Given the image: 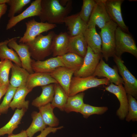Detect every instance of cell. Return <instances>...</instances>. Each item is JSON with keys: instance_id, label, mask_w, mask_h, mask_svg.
<instances>
[{"instance_id": "6da1fadb", "label": "cell", "mask_w": 137, "mask_h": 137, "mask_svg": "<svg viewBox=\"0 0 137 137\" xmlns=\"http://www.w3.org/2000/svg\"><path fill=\"white\" fill-rule=\"evenodd\" d=\"M72 0H69L64 7L58 0H41V12L38 16L41 22L63 24L64 19L72 10Z\"/></svg>"}, {"instance_id": "7a4b0ae2", "label": "cell", "mask_w": 137, "mask_h": 137, "mask_svg": "<svg viewBox=\"0 0 137 137\" xmlns=\"http://www.w3.org/2000/svg\"><path fill=\"white\" fill-rule=\"evenodd\" d=\"M56 34L53 31L46 35L40 34L25 43L28 46L31 56L36 61L43 60L52 54L53 38Z\"/></svg>"}, {"instance_id": "3957f363", "label": "cell", "mask_w": 137, "mask_h": 137, "mask_svg": "<svg viewBox=\"0 0 137 137\" xmlns=\"http://www.w3.org/2000/svg\"><path fill=\"white\" fill-rule=\"evenodd\" d=\"M118 26L111 20L101 29L99 35L101 41V54L106 61L115 55V32Z\"/></svg>"}, {"instance_id": "277c9868", "label": "cell", "mask_w": 137, "mask_h": 137, "mask_svg": "<svg viewBox=\"0 0 137 137\" xmlns=\"http://www.w3.org/2000/svg\"><path fill=\"white\" fill-rule=\"evenodd\" d=\"M110 83L107 78H98L92 76L86 77H73L68 96H73L89 89L101 85H108Z\"/></svg>"}, {"instance_id": "5b68a950", "label": "cell", "mask_w": 137, "mask_h": 137, "mask_svg": "<svg viewBox=\"0 0 137 137\" xmlns=\"http://www.w3.org/2000/svg\"><path fill=\"white\" fill-rule=\"evenodd\" d=\"M125 52L137 57V47L133 37L118 26L115 32V55L121 57Z\"/></svg>"}, {"instance_id": "8992f818", "label": "cell", "mask_w": 137, "mask_h": 137, "mask_svg": "<svg viewBox=\"0 0 137 137\" xmlns=\"http://www.w3.org/2000/svg\"><path fill=\"white\" fill-rule=\"evenodd\" d=\"M113 60L117 67L118 72L123 80L124 88L127 93L135 98L137 97V80L130 73L121 57L115 55Z\"/></svg>"}, {"instance_id": "52a82bcc", "label": "cell", "mask_w": 137, "mask_h": 137, "mask_svg": "<svg viewBox=\"0 0 137 137\" xmlns=\"http://www.w3.org/2000/svg\"><path fill=\"white\" fill-rule=\"evenodd\" d=\"M26 30L23 36L19 41V43H26L33 40L42 33L47 32L56 27L55 24L47 22H38L34 19L28 21L25 23Z\"/></svg>"}, {"instance_id": "ba28073f", "label": "cell", "mask_w": 137, "mask_h": 137, "mask_svg": "<svg viewBox=\"0 0 137 137\" xmlns=\"http://www.w3.org/2000/svg\"><path fill=\"white\" fill-rule=\"evenodd\" d=\"M102 57L101 54L95 53L88 46L83 64L79 69L74 73V76L86 77L92 76Z\"/></svg>"}, {"instance_id": "9c48e42d", "label": "cell", "mask_w": 137, "mask_h": 137, "mask_svg": "<svg viewBox=\"0 0 137 137\" xmlns=\"http://www.w3.org/2000/svg\"><path fill=\"white\" fill-rule=\"evenodd\" d=\"M106 10L111 19L124 31L130 33L128 27L123 20L121 6L123 0H103Z\"/></svg>"}, {"instance_id": "30bf717a", "label": "cell", "mask_w": 137, "mask_h": 137, "mask_svg": "<svg viewBox=\"0 0 137 137\" xmlns=\"http://www.w3.org/2000/svg\"><path fill=\"white\" fill-rule=\"evenodd\" d=\"M20 38L18 37L12 38L7 45L10 48L14 50L18 55L21 62L22 67L30 74H33L34 72L31 66L32 59L28 46L25 43L18 44L17 43V40Z\"/></svg>"}, {"instance_id": "8fae6325", "label": "cell", "mask_w": 137, "mask_h": 137, "mask_svg": "<svg viewBox=\"0 0 137 137\" xmlns=\"http://www.w3.org/2000/svg\"><path fill=\"white\" fill-rule=\"evenodd\" d=\"M92 76L105 77L109 80L110 82L113 83L115 85L124 84L122 77L119 75L117 67H110L103 60L102 57L100 59Z\"/></svg>"}, {"instance_id": "7c38bea8", "label": "cell", "mask_w": 137, "mask_h": 137, "mask_svg": "<svg viewBox=\"0 0 137 137\" xmlns=\"http://www.w3.org/2000/svg\"><path fill=\"white\" fill-rule=\"evenodd\" d=\"M96 4L87 24V27L97 25L101 29L111 20L106 10L103 0H96Z\"/></svg>"}, {"instance_id": "4fadbf2b", "label": "cell", "mask_w": 137, "mask_h": 137, "mask_svg": "<svg viewBox=\"0 0 137 137\" xmlns=\"http://www.w3.org/2000/svg\"><path fill=\"white\" fill-rule=\"evenodd\" d=\"M105 89L115 95L118 98L120 104L117 114L120 119H124L128 113V103L127 93L123 84L116 85L111 83Z\"/></svg>"}, {"instance_id": "5bb4252c", "label": "cell", "mask_w": 137, "mask_h": 137, "mask_svg": "<svg viewBox=\"0 0 137 137\" xmlns=\"http://www.w3.org/2000/svg\"><path fill=\"white\" fill-rule=\"evenodd\" d=\"M41 1L35 0L32 1L30 5L21 13L9 19L6 25V30L10 29L26 18L35 16H39L41 11Z\"/></svg>"}, {"instance_id": "9a60e30c", "label": "cell", "mask_w": 137, "mask_h": 137, "mask_svg": "<svg viewBox=\"0 0 137 137\" xmlns=\"http://www.w3.org/2000/svg\"><path fill=\"white\" fill-rule=\"evenodd\" d=\"M31 66L34 73L49 74L57 67L64 66L60 56H59L45 60L36 61L32 59Z\"/></svg>"}, {"instance_id": "2e32d148", "label": "cell", "mask_w": 137, "mask_h": 137, "mask_svg": "<svg viewBox=\"0 0 137 137\" xmlns=\"http://www.w3.org/2000/svg\"><path fill=\"white\" fill-rule=\"evenodd\" d=\"M75 72L74 70L61 66L49 74L57 81L68 96L71 80Z\"/></svg>"}, {"instance_id": "e0dca14e", "label": "cell", "mask_w": 137, "mask_h": 137, "mask_svg": "<svg viewBox=\"0 0 137 137\" xmlns=\"http://www.w3.org/2000/svg\"><path fill=\"white\" fill-rule=\"evenodd\" d=\"M63 22L67 27L70 37L83 33L87 28V25L81 19L78 13L66 16Z\"/></svg>"}, {"instance_id": "ac0fdd59", "label": "cell", "mask_w": 137, "mask_h": 137, "mask_svg": "<svg viewBox=\"0 0 137 137\" xmlns=\"http://www.w3.org/2000/svg\"><path fill=\"white\" fill-rule=\"evenodd\" d=\"M70 36L66 32L56 34L52 41V49L54 57L61 56L68 53Z\"/></svg>"}, {"instance_id": "d6986e66", "label": "cell", "mask_w": 137, "mask_h": 137, "mask_svg": "<svg viewBox=\"0 0 137 137\" xmlns=\"http://www.w3.org/2000/svg\"><path fill=\"white\" fill-rule=\"evenodd\" d=\"M57 83H58L57 81L48 74L34 73L30 74L26 87L32 90L33 88L37 87Z\"/></svg>"}, {"instance_id": "ffe728a7", "label": "cell", "mask_w": 137, "mask_h": 137, "mask_svg": "<svg viewBox=\"0 0 137 137\" xmlns=\"http://www.w3.org/2000/svg\"><path fill=\"white\" fill-rule=\"evenodd\" d=\"M95 26L87 27L83 34L88 46L95 53L101 54L102 41Z\"/></svg>"}, {"instance_id": "44dd1931", "label": "cell", "mask_w": 137, "mask_h": 137, "mask_svg": "<svg viewBox=\"0 0 137 137\" xmlns=\"http://www.w3.org/2000/svg\"><path fill=\"white\" fill-rule=\"evenodd\" d=\"M88 47L83 33L73 37H70L68 53L76 54L84 58L87 53Z\"/></svg>"}, {"instance_id": "7402d4cb", "label": "cell", "mask_w": 137, "mask_h": 137, "mask_svg": "<svg viewBox=\"0 0 137 137\" xmlns=\"http://www.w3.org/2000/svg\"><path fill=\"white\" fill-rule=\"evenodd\" d=\"M11 69L10 84L16 88L26 86L30 74L26 70L15 64H13Z\"/></svg>"}, {"instance_id": "603a6c76", "label": "cell", "mask_w": 137, "mask_h": 137, "mask_svg": "<svg viewBox=\"0 0 137 137\" xmlns=\"http://www.w3.org/2000/svg\"><path fill=\"white\" fill-rule=\"evenodd\" d=\"M32 90L27 88L26 86L19 87L16 90L10 105V107L13 110L15 109H25L27 110L28 108L29 101L25 100L27 94Z\"/></svg>"}, {"instance_id": "cb8c5ba5", "label": "cell", "mask_w": 137, "mask_h": 137, "mask_svg": "<svg viewBox=\"0 0 137 137\" xmlns=\"http://www.w3.org/2000/svg\"><path fill=\"white\" fill-rule=\"evenodd\" d=\"M27 110L23 108L17 109L9 122L0 128V136L12 134L13 130L18 127L19 125L21 123L22 118Z\"/></svg>"}, {"instance_id": "d4e9b609", "label": "cell", "mask_w": 137, "mask_h": 137, "mask_svg": "<svg viewBox=\"0 0 137 137\" xmlns=\"http://www.w3.org/2000/svg\"><path fill=\"white\" fill-rule=\"evenodd\" d=\"M54 84L41 87V95L33 100L32 105L39 108L51 102L54 94Z\"/></svg>"}, {"instance_id": "484cf974", "label": "cell", "mask_w": 137, "mask_h": 137, "mask_svg": "<svg viewBox=\"0 0 137 137\" xmlns=\"http://www.w3.org/2000/svg\"><path fill=\"white\" fill-rule=\"evenodd\" d=\"M40 113L45 123L49 127H54L57 126L59 121L53 112L54 108L50 103L38 108Z\"/></svg>"}, {"instance_id": "4316f807", "label": "cell", "mask_w": 137, "mask_h": 137, "mask_svg": "<svg viewBox=\"0 0 137 137\" xmlns=\"http://www.w3.org/2000/svg\"><path fill=\"white\" fill-rule=\"evenodd\" d=\"M84 95V93L81 92L73 96H68L64 111L67 113L72 112L80 113L84 104L83 100Z\"/></svg>"}, {"instance_id": "83f0119b", "label": "cell", "mask_w": 137, "mask_h": 137, "mask_svg": "<svg viewBox=\"0 0 137 137\" xmlns=\"http://www.w3.org/2000/svg\"><path fill=\"white\" fill-rule=\"evenodd\" d=\"M64 66L77 71L81 67L84 58L76 54L68 53L60 56Z\"/></svg>"}, {"instance_id": "f1b7e54d", "label": "cell", "mask_w": 137, "mask_h": 137, "mask_svg": "<svg viewBox=\"0 0 137 137\" xmlns=\"http://www.w3.org/2000/svg\"><path fill=\"white\" fill-rule=\"evenodd\" d=\"M54 94L51 103L54 108H57L64 111L68 96L63 89L58 83L54 84Z\"/></svg>"}, {"instance_id": "f546056e", "label": "cell", "mask_w": 137, "mask_h": 137, "mask_svg": "<svg viewBox=\"0 0 137 137\" xmlns=\"http://www.w3.org/2000/svg\"><path fill=\"white\" fill-rule=\"evenodd\" d=\"M32 122L28 128L26 130L28 137H32L37 132H41L46 127L40 112H33L31 115Z\"/></svg>"}, {"instance_id": "4dcf8cb0", "label": "cell", "mask_w": 137, "mask_h": 137, "mask_svg": "<svg viewBox=\"0 0 137 137\" xmlns=\"http://www.w3.org/2000/svg\"><path fill=\"white\" fill-rule=\"evenodd\" d=\"M11 38L4 41L0 45V59L1 61L8 59L12 61L16 65L22 67L20 60L17 53L13 49L9 48L7 45Z\"/></svg>"}, {"instance_id": "1f68e13d", "label": "cell", "mask_w": 137, "mask_h": 137, "mask_svg": "<svg viewBox=\"0 0 137 137\" xmlns=\"http://www.w3.org/2000/svg\"><path fill=\"white\" fill-rule=\"evenodd\" d=\"M96 0H83L81 9L78 13L83 21L87 25L96 4Z\"/></svg>"}, {"instance_id": "d6a6232c", "label": "cell", "mask_w": 137, "mask_h": 137, "mask_svg": "<svg viewBox=\"0 0 137 137\" xmlns=\"http://www.w3.org/2000/svg\"><path fill=\"white\" fill-rule=\"evenodd\" d=\"M13 64L11 61L8 59L0 61V84L9 85V74Z\"/></svg>"}, {"instance_id": "836d02e7", "label": "cell", "mask_w": 137, "mask_h": 137, "mask_svg": "<svg viewBox=\"0 0 137 137\" xmlns=\"http://www.w3.org/2000/svg\"><path fill=\"white\" fill-rule=\"evenodd\" d=\"M31 0H9L8 3L10 6L8 16L9 19L20 13L24 7L30 3Z\"/></svg>"}, {"instance_id": "e575fe53", "label": "cell", "mask_w": 137, "mask_h": 137, "mask_svg": "<svg viewBox=\"0 0 137 137\" xmlns=\"http://www.w3.org/2000/svg\"><path fill=\"white\" fill-rule=\"evenodd\" d=\"M17 88L10 84L5 94L3 100L0 105V113L6 114L7 112L11 100L13 98Z\"/></svg>"}, {"instance_id": "d590c367", "label": "cell", "mask_w": 137, "mask_h": 137, "mask_svg": "<svg viewBox=\"0 0 137 137\" xmlns=\"http://www.w3.org/2000/svg\"><path fill=\"white\" fill-rule=\"evenodd\" d=\"M108 109V108L106 107H95L84 104L80 113L82 114L84 118H87L93 114H103Z\"/></svg>"}, {"instance_id": "8d00e7d4", "label": "cell", "mask_w": 137, "mask_h": 137, "mask_svg": "<svg viewBox=\"0 0 137 137\" xmlns=\"http://www.w3.org/2000/svg\"><path fill=\"white\" fill-rule=\"evenodd\" d=\"M128 111L126 116L127 122L137 120V101L135 98L132 95L127 94Z\"/></svg>"}, {"instance_id": "74e56055", "label": "cell", "mask_w": 137, "mask_h": 137, "mask_svg": "<svg viewBox=\"0 0 137 137\" xmlns=\"http://www.w3.org/2000/svg\"><path fill=\"white\" fill-rule=\"evenodd\" d=\"M63 128V127L62 126L56 127H46L41 132V133L39 135L36 137H46L50 133H55L58 130L61 129Z\"/></svg>"}, {"instance_id": "f35d334b", "label": "cell", "mask_w": 137, "mask_h": 137, "mask_svg": "<svg viewBox=\"0 0 137 137\" xmlns=\"http://www.w3.org/2000/svg\"><path fill=\"white\" fill-rule=\"evenodd\" d=\"M9 85L0 84V100L2 97L5 95ZM1 114L0 113V116Z\"/></svg>"}, {"instance_id": "ab89813d", "label": "cell", "mask_w": 137, "mask_h": 137, "mask_svg": "<svg viewBox=\"0 0 137 137\" xmlns=\"http://www.w3.org/2000/svg\"><path fill=\"white\" fill-rule=\"evenodd\" d=\"M7 9V6L6 4L0 5V22L2 16L5 14Z\"/></svg>"}, {"instance_id": "60d3db41", "label": "cell", "mask_w": 137, "mask_h": 137, "mask_svg": "<svg viewBox=\"0 0 137 137\" xmlns=\"http://www.w3.org/2000/svg\"><path fill=\"white\" fill-rule=\"evenodd\" d=\"M8 137H28L26 130H22L20 133L16 134L13 133L8 135Z\"/></svg>"}, {"instance_id": "b9f144b4", "label": "cell", "mask_w": 137, "mask_h": 137, "mask_svg": "<svg viewBox=\"0 0 137 137\" xmlns=\"http://www.w3.org/2000/svg\"><path fill=\"white\" fill-rule=\"evenodd\" d=\"M9 0H0V5L8 3Z\"/></svg>"}, {"instance_id": "7bdbcfd3", "label": "cell", "mask_w": 137, "mask_h": 137, "mask_svg": "<svg viewBox=\"0 0 137 137\" xmlns=\"http://www.w3.org/2000/svg\"><path fill=\"white\" fill-rule=\"evenodd\" d=\"M4 42V41H2L0 42V45L3 43Z\"/></svg>"}]
</instances>
